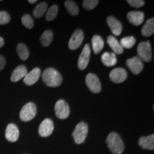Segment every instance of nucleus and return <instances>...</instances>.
Segmentation results:
<instances>
[{
  "instance_id": "1",
  "label": "nucleus",
  "mask_w": 154,
  "mask_h": 154,
  "mask_svg": "<svg viewBox=\"0 0 154 154\" xmlns=\"http://www.w3.org/2000/svg\"><path fill=\"white\" fill-rule=\"evenodd\" d=\"M42 80L49 87H58L62 83V76L54 68H47L42 74Z\"/></svg>"
},
{
  "instance_id": "2",
  "label": "nucleus",
  "mask_w": 154,
  "mask_h": 154,
  "mask_svg": "<svg viewBox=\"0 0 154 154\" xmlns=\"http://www.w3.org/2000/svg\"><path fill=\"white\" fill-rule=\"evenodd\" d=\"M106 143L113 154H121L124 151V144L119 134L112 132L109 134L106 139Z\"/></svg>"
},
{
  "instance_id": "3",
  "label": "nucleus",
  "mask_w": 154,
  "mask_h": 154,
  "mask_svg": "<svg viewBox=\"0 0 154 154\" xmlns=\"http://www.w3.org/2000/svg\"><path fill=\"white\" fill-rule=\"evenodd\" d=\"M36 112H37V108L35 103L29 102L21 109L20 113H19V118L24 122H28L34 119L36 115Z\"/></svg>"
},
{
  "instance_id": "4",
  "label": "nucleus",
  "mask_w": 154,
  "mask_h": 154,
  "mask_svg": "<svg viewBox=\"0 0 154 154\" xmlns=\"http://www.w3.org/2000/svg\"><path fill=\"white\" fill-rule=\"evenodd\" d=\"M88 134V126L86 123L80 122L75 127L74 131H73L72 136L74 138L75 143L76 144H81L84 143L86 140Z\"/></svg>"
},
{
  "instance_id": "5",
  "label": "nucleus",
  "mask_w": 154,
  "mask_h": 154,
  "mask_svg": "<svg viewBox=\"0 0 154 154\" xmlns=\"http://www.w3.org/2000/svg\"><path fill=\"white\" fill-rule=\"evenodd\" d=\"M137 52L138 55V57L141 61L143 60L146 62H149L151 61V46L149 41L140 42L138 45Z\"/></svg>"
},
{
  "instance_id": "6",
  "label": "nucleus",
  "mask_w": 154,
  "mask_h": 154,
  "mask_svg": "<svg viewBox=\"0 0 154 154\" xmlns=\"http://www.w3.org/2000/svg\"><path fill=\"white\" fill-rule=\"evenodd\" d=\"M54 111L56 116L59 119H66L70 114V109L68 103L64 100H58L55 104Z\"/></svg>"
},
{
  "instance_id": "7",
  "label": "nucleus",
  "mask_w": 154,
  "mask_h": 154,
  "mask_svg": "<svg viewBox=\"0 0 154 154\" xmlns=\"http://www.w3.org/2000/svg\"><path fill=\"white\" fill-rule=\"evenodd\" d=\"M86 84L89 90L94 94H98L101 91V84L97 76L94 74H88L86 76Z\"/></svg>"
},
{
  "instance_id": "8",
  "label": "nucleus",
  "mask_w": 154,
  "mask_h": 154,
  "mask_svg": "<svg viewBox=\"0 0 154 154\" xmlns=\"http://www.w3.org/2000/svg\"><path fill=\"white\" fill-rule=\"evenodd\" d=\"M84 38V34L82 30L76 29L73 33L69 42V48L71 50H76L82 45Z\"/></svg>"
},
{
  "instance_id": "9",
  "label": "nucleus",
  "mask_w": 154,
  "mask_h": 154,
  "mask_svg": "<svg viewBox=\"0 0 154 154\" xmlns=\"http://www.w3.org/2000/svg\"><path fill=\"white\" fill-rule=\"evenodd\" d=\"M90 55H91V49L90 46L87 44L83 48L82 53L79 58L78 67L80 70H84L87 67L89 63Z\"/></svg>"
},
{
  "instance_id": "10",
  "label": "nucleus",
  "mask_w": 154,
  "mask_h": 154,
  "mask_svg": "<svg viewBox=\"0 0 154 154\" xmlns=\"http://www.w3.org/2000/svg\"><path fill=\"white\" fill-rule=\"evenodd\" d=\"M54 128V126L52 120L50 119H45L38 127V134L42 137H48L53 133Z\"/></svg>"
},
{
  "instance_id": "11",
  "label": "nucleus",
  "mask_w": 154,
  "mask_h": 154,
  "mask_svg": "<svg viewBox=\"0 0 154 154\" xmlns=\"http://www.w3.org/2000/svg\"><path fill=\"white\" fill-rule=\"evenodd\" d=\"M126 65L134 74L137 75L142 72L143 63L138 57H134L126 60Z\"/></svg>"
},
{
  "instance_id": "12",
  "label": "nucleus",
  "mask_w": 154,
  "mask_h": 154,
  "mask_svg": "<svg viewBox=\"0 0 154 154\" xmlns=\"http://www.w3.org/2000/svg\"><path fill=\"white\" fill-rule=\"evenodd\" d=\"M128 76L127 72L123 68H116L113 69L110 72V79L115 84H121L126 81Z\"/></svg>"
},
{
  "instance_id": "13",
  "label": "nucleus",
  "mask_w": 154,
  "mask_h": 154,
  "mask_svg": "<svg viewBox=\"0 0 154 154\" xmlns=\"http://www.w3.org/2000/svg\"><path fill=\"white\" fill-rule=\"evenodd\" d=\"M5 137L9 142H16L19 137V130L17 125L9 124L5 131Z\"/></svg>"
},
{
  "instance_id": "14",
  "label": "nucleus",
  "mask_w": 154,
  "mask_h": 154,
  "mask_svg": "<svg viewBox=\"0 0 154 154\" xmlns=\"http://www.w3.org/2000/svg\"><path fill=\"white\" fill-rule=\"evenodd\" d=\"M41 76V69L39 68H34L29 72H27L24 78V83L27 86L34 85L38 82Z\"/></svg>"
},
{
  "instance_id": "15",
  "label": "nucleus",
  "mask_w": 154,
  "mask_h": 154,
  "mask_svg": "<svg viewBox=\"0 0 154 154\" xmlns=\"http://www.w3.org/2000/svg\"><path fill=\"white\" fill-rule=\"evenodd\" d=\"M106 22L109 25V28L111 29L112 33L115 36H119L122 32L123 26L122 24L116 19L114 17L110 16L106 19Z\"/></svg>"
},
{
  "instance_id": "16",
  "label": "nucleus",
  "mask_w": 154,
  "mask_h": 154,
  "mask_svg": "<svg viewBox=\"0 0 154 154\" xmlns=\"http://www.w3.org/2000/svg\"><path fill=\"white\" fill-rule=\"evenodd\" d=\"M143 12L139 11H132L127 14V19L134 26H139L144 21Z\"/></svg>"
},
{
  "instance_id": "17",
  "label": "nucleus",
  "mask_w": 154,
  "mask_h": 154,
  "mask_svg": "<svg viewBox=\"0 0 154 154\" xmlns=\"http://www.w3.org/2000/svg\"><path fill=\"white\" fill-rule=\"evenodd\" d=\"M138 144L142 149L153 151L154 149V135L151 134L148 136H142L138 140Z\"/></svg>"
},
{
  "instance_id": "18",
  "label": "nucleus",
  "mask_w": 154,
  "mask_h": 154,
  "mask_svg": "<svg viewBox=\"0 0 154 154\" xmlns=\"http://www.w3.org/2000/svg\"><path fill=\"white\" fill-rule=\"evenodd\" d=\"M27 74V69L24 65H19L13 71L11 76V81L12 82H17L22 79H24Z\"/></svg>"
},
{
  "instance_id": "19",
  "label": "nucleus",
  "mask_w": 154,
  "mask_h": 154,
  "mask_svg": "<svg viewBox=\"0 0 154 154\" xmlns=\"http://www.w3.org/2000/svg\"><path fill=\"white\" fill-rule=\"evenodd\" d=\"M107 43L116 54H121L124 52V48L121 47L120 42L113 36H109L107 38Z\"/></svg>"
},
{
  "instance_id": "20",
  "label": "nucleus",
  "mask_w": 154,
  "mask_h": 154,
  "mask_svg": "<svg viewBox=\"0 0 154 154\" xmlns=\"http://www.w3.org/2000/svg\"><path fill=\"white\" fill-rule=\"evenodd\" d=\"M101 61L106 66H113L117 63L116 56L114 53L105 52L101 56Z\"/></svg>"
},
{
  "instance_id": "21",
  "label": "nucleus",
  "mask_w": 154,
  "mask_h": 154,
  "mask_svg": "<svg viewBox=\"0 0 154 154\" xmlns=\"http://www.w3.org/2000/svg\"><path fill=\"white\" fill-rule=\"evenodd\" d=\"M92 48L95 54H99L104 47V41L99 35H94L91 40Z\"/></svg>"
},
{
  "instance_id": "22",
  "label": "nucleus",
  "mask_w": 154,
  "mask_h": 154,
  "mask_svg": "<svg viewBox=\"0 0 154 154\" xmlns=\"http://www.w3.org/2000/svg\"><path fill=\"white\" fill-rule=\"evenodd\" d=\"M154 33V19H149L143 25L141 34L144 36H150Z\"/></svg>"
},
{
  "instance_id": "23",
  "label": "nucleus",
  "mask_w": 154,
  "mask_h": 154,
  "mask_svg": "<svg viewBox=\"0 0 154 154\" xmlns=\"http://www.w3.org/2000/svg\"><path fill=\"white\" fill-rule=\"evenodd\" d=\"M17 51L19 58L23 61L26 60L29 57V51L27 47L22 43H19L17 47Z\"/></svg>"
},
{
  "instance_id": "24",
  "label": "nucleus",
  "mask_w": 154,
  "mask_h": 154,
  "mask_svg": "<svg viewBox=\"0 0 154 154\" xmlns=\"http://www.w3.org/2000/svg\"><path fill=\"white\" fill-rule=\"evenodd\" d=\"M54 34L53 32L51 30H47L42 34L41 38H40V41L41 44L44 47H48L51 44V42L53 40Z\"/></svg>"
},
{
  "instance_id": "25",
  "label": "nucleus",
  "mask_w": 154,
  "mask_h": 154,
  "mask_svg": "<svg viewBox=\"0 0 154 154\" xmlns=\"http://www.w3.org/2000/svg\"><path fill=\"white\" fill-rule=\"evenodd\" d=\"M64 6L66 10L72 16H76L79 14V7L74 2L67 0L64 2Z\"/></svg>"
},
{
  "instance_id": "26",
  "label": "nucleus",
  "mask_w": 154,
  "mask_h": 154,
  "mask_svg": "<svg viewBox=\"0 0 154 154\" xmlns=\"http://www.w3.org/2000/svg\"><path fill=\"white\" fill-rule=\"evenodd\" d=\"M47 9V4L46 2H41L36 6L33 11V14L36 18H40L45 14Z\"/></svg>"
},
{
  "instance_id": "27",
  "label": "nucleus",
  "mask_w": 154,
  "mask_h": 154,
  "mask_svg": "<svg viewBox=\"0 0 154 154\" xmlns=\"http://www.w3.org/2000/svg\"><path fill=\"white\" fill-rule=\"evenodd\" d=\"M120 44L124 49H131L136 44V38L134 36H126L121 38Z\"/></svg>"
},
{
  "instance_id": "28",
  "label": "nucleus",
  "mask_w": 154,
  "mask_h": 154,
  "mask_svg": "<svg viewBox=\"0 0 154 154\" xmlns=\"http://www.w3.org/2000/svg\"><path fill=\"white\" fill-rule=\"evenodd\" d=\"M58 8L57 5H52L50 8L47 10V14H46V19L47 21H52L57 17L58 14Z\"/></svg>"
},
{
  "instance_id": "29",
  "label": "nucleus",
  "mask_w": 154,
  "mask_h": 154,
  "mask_svg": "<svg viewBox=\"0 0 154 154\" xmlns=\"http://www.w3.org/2000/svg\"><path fill=\"white\" fill-rule=\"evenodd\" d=\"M22 23L26 28L31 29L34 27V19L32 17L30 16L29 14H24V16L22 17Z\"/></svg>"
},
{
  "instance_id": "30",
  "label": "nucleus",
  "mask_w": 154,
  "mask_h": 154,
  "mask_svg": "<svg viewBox=\"0 0 154 154\" xmlns=\"http://www.w3.org/2000/svg\"><path fill=\"white\" fill-rule=\"evenodd\" d=\"M99 4L98 0H84L83 2V7L86 10H92Z\"/></svg>"
},
{
  "instance_id": "31",
  "label": "nucleus",
  "mask_w": 154,
  "mask_h": 154,
  "mask_svg": "<svg viewBox=\"0 0 154 154\" xmlns=\"http://www.w3.org/2000/svg\"><path fill=\"white\" fill-rule=\"evenodd\" d=\"M11 17L7 11H0V25H5L8 24L10 22Z\"/></svg>"
},
{
  "instance_id": "32",
  "label": "nucleus",
  "mask_w": 154,
  "mask_h": 154,
  "mask_svg": "<svg viewBox=\"0 0 154 154\" xmlns=\"http://www.w3.org/2000/svg\"><path fill=\"white\" fill-rule=\"evenodd\" d=\"M127 2L128 3V5L135 8H140L145 5V2L143 0H128Z\"/></svg>"
},
{
  "instance_id": "33",
  "label": "nucleus",
  "mask_w": 154,
  "mask_h": 154,
  "mask_svg": "<svg viewBox=\"0 0 154 154\" xmlns=\"http://www.w3.org/2000/svg\"><path fill=\"white\" fill-rule=\"evenodd\" d=\"M6 65V59L3 56L0 55V72H2V70H3V69L5 68Z\"/></svg>"
},
{
  "instance_id": "34",
  "label": "nucleus",
  "mask_w": 154,
  "mask_h": 154,
  "mask_svg": "<svg viewBox=\"0 0 154 154\" xmlns=\"http://www.w3.org/2000/svg\"><path fill=\"white\" fill-rule=\"evenodd\" d=\"M4 45H5V40H4V38L0 36V48L2 47Z\"/></svg>"
},
{
  "instance_id": "35",
  "label": "nucleus",
  "mask_w": 154,
  "mask_h": 154,
  "mask_svg": "<svg viewBox=\"0 0 154 154\" xmlns=\"http://www.w3.org/2000/svg\"><path fill=\"white\" fill-rule=\"evenodd\" d=\"M36 2V0H29V3L30 4H34Z\"/></svg>"
}]
</instances>
